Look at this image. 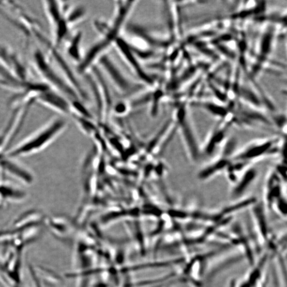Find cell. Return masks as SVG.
Listing matches in <instances>:
<instances>
[{"label":"cell","instance_id":"obj_1","mask_svg":"<svg viewBox=\"0 0 287 287\" xmlns=\"http://www.w3.org/2000/svg\"><path fill=\"white\" fill-rule=\"evenodd\" d=\"M137 1H119L114 19L110 25L102 30L101 39L96 42L83 56L77 64V70L80 75L85 74L97 60L105 55V52L120 37L124 24Z\"/></svg>","mask_w":287,"mask_h":287},{"label":"cell","instance_id":"obj_13","mask_svg":"<svg viewBox=\"0 0 287 287\" xmlns=\"http://www.w3.org/2000/svg\"><path fill=\"white\" fill-rule=\"evenodd\" d=\"M86 15V10L81 5L77 6L69 7L66 13V18L69 28L72 27L80 22Z\"/></svg>","mask_w":287,"mask_h":287},{"label":"cell","instance_id":"obj_26","mask_svg":"<svg viewBox=\"0 0 287 287\" xmlns=\"http://www.w3.org/2000/svg\"></svg>","mask_w":287,"mask_h":287},{"label":"cell","instance_id":"obj_10","mask_svg":"<svg viewBox=\"0 0 287 287\" xmlns=\"http://www.w3.org/2000/svg\"><path fill=\"white\" fill-rule=\"evenodd\" d=\"M26 82L15 79L0 64V86L1 88L15 94L22 90Z\"/></svg>","mask_w":287,"mask_h":287},{"label":"cell","instance_id":"obj_18","mask_svg":"<svg viewBox=\"0 0 287 287\" xmlns=\"http://www.w3.org/2000/svg\"><path fill=\"white\" fill-rule=\"evenodd\" d=\"M39 272L44 277V278L48 281L52 283H58L61 280L60 278L53 271L48 269L47 268H44L40 267Z\"/></svg>","mask_w":287,"mask_h":287},{"label":"cell","instance_id":"obj_5","mask_svg":"<svg viewBox=\"0 0 287 287\" xmlns=\"http://www.w3.org/2000/svg\"><path fill=\"white\" fill-rule=\"evenodd\" d=\"M99 62L117 90L122 95H131L143 89L142 84L131 82L109 57L105 55L99 59Z\"/></svg>","mask_w":287,"mask_h":287},{"label":"cell","instance_id":"obj_19","mask_svg":"<svg viewBox=\"0 0 287 287\" xmlns=\"http://www.w3.org/2000/svg\"><path fill=\"white\" fill-rule=\"evenodd\" d=\"M256 201V199L254 198L246 199L245 201L238 203L236 205H232L231 207L227 208L225 210V212L226 213L231 212L232 211L241 209L242 208L246 207L247 206L255 203Z\"/></svg>","mask_w":287,"mask_h":287},{"label":"cell","instance_id":"obj_12","mask_svg":"<svg viewBox=\"0 0 287 287\" xmlns=\"http://www.w3.org/2000/svg\"><path fill=\"white\" fill-rule=\"evenodd\" d=\"M25 194L20 189L10 184L0 182V201L3 202L20 201L25 198Z\"/></svg>","mask_w":287,"mask_h":287},{"label":"cell","instance_id":"obj_25","mask_svg":"<svg viewBox=\"0 0 287 287\" xmlns=\"http://www.w3.org/2000/svg\"><path fill=\"white\" fill-rule=\"evenodd\" d=\"M2 155V154H1Z\"/></svg>","mask_w":287,"mask_h":287},{"label":"cell","instance_id":"obj_6","mask_svg":"<svg viewBox=\"0 0 287 287\" xmlns=\"http://www.w3.org/2000/svg\"><path fill=\"white\" fill-rule=\"evenodd\" d=\"M0 64L14 77L21 82H28L30 72L19 54L7 45H0Z\"/></svg>","mask_w":287,"mask_h":287},{"label":"cell","instance_id":"obj_22","mask_svg":"<svg viewBox=\"0 0 287 287\" xmlns=\"http://www.w3.org/2000/svg\"><path fill=\"white\" fill-rule=\"evenodd\" d=\"M278 208L280 209L281 212H283L284 213L286 214L287 211V204L284 201V199L279 198L278 199Z\"/></svg>","mask_w":287,"mask_h":287},{"label":"cell","instance_id":"obj_21","mask_svg":"<svg viewBox=\"0 0 287 287\" xmlns=\"http://www.w3.org/2000/svg\"><path fill=\"white\" fill-rule=\"evenodd\" d=\"M280 193V189L279 186L273 187L269 194V199L272 200L274 198L279 197Z\"/></svg>","mask_w":287,"mask_h":287},{"label":"cell","instance_id":"obj_11","mask_svg":"<svg viewBox=\"0 0 287 287\" xmlns=\"http://www.w3.org/2000/svg\"><path fill=\"white\" fill-rule=\"evenodd\" d=\"M82 37V31H78L75 32L69 40L66 47L67 55L77 64L82 60L83 58L82 51H81Z\"/></svg>","mask_w":287,"mask_h":287},{"label":"cell","instance_id":"obj_9","mask_svg":"<svg viewBox=\"0 0 287 287\" xmlns=\"http://www.w3.org/2000/svg\"><path fill=\"white\" fill-rule=\"evenodd\" d=\"M42 7L47 22L53 29L62 19L66 18V13L69 7L63 1L56 0H44Z\"/></svg>","mask_w":287,"mask_h":287},{"label":"cell","instance_id":"obj_17","mask_svg":"<svg viewBox=\"0 0 287 287\" xmlns=\"http://www.w3.org/2000/svg\"><path fill=\"white\" fill-rule=\"evenodd\" d=\"M228 164V162L226 160L219 161L212 166L208 167L199 173V177L201 179H205L214 174V173L222 170Z\"/></svg>","mask_w":287,"mask_h":287},{"label":"cell","instance_id":"obj_2","mask_svg":"<svg viewBox=\"0 0 287 287\" xmlns=\"http://www.w3.org/2000/svg\"><path fill=\"white\" fill-rule=\"evenodd\" d=\"M66 126L67 122L63 119L53 118L35 133L7 151L5 154L14 159L39 153L51 144Z\"/></svg>","mask_w":287,"mask_h":287},{"label":"cell","instance_id":"obj_3","mask_svg":"<svg viewBox=\"0 0 287 287\" xmlns=\"http://www.w3.org/2000/svg\"><path fill=\"white\" fill-rule=\"evenodd\" d=\"M31 62L41 82L48 88L66 97L70 102L81 100L75 91L60 75L45 51L40 47L35 46L32 51Z\"/></svg>","mask_w":287,"mask_h":287},{"label":"cell","instance_id":"obj_14","mask_svg":"<svg viewBox=\"0 0 287 287\" xmlns=\"http://www.w3.org/2000/svg\"><path fill=\"white\" fill-rule=\"evenodd\" d=\"M256 174V171L254 169L247 171L240 183L234 189V196H237L242 194L255 178Z\"/></svg>","mask_w":287,"mask_h":287},{"label":"cell","instance_id":"obj_7","mask_svg":"<svg viewBox=\"0 0 287 287\" xmlns=\"http://www.w3.org/2000/svg\"><path fill=\"white\" fill-rule=\"evenodd\" d=\"M115 45L119 52L140 82L145 85L153 86L154 81L152 77L144 69L132 47L121 37L118 38Z\"/></svg>","mask_w":287,"mask_h":287},{"label":"cell","instance_id":"obj_4","mask_svg":"<svg viewBox=\"0 0 287 287\" xmlns=\"http://www.w3.org/2000/svg\"><path fill=\"white\" fill-rule=\"evenodd\" d=\"M41 45L44 47L45 52L50 58L52 63H55L57 65L60 72L62 74L63 78L77 94L80 99L85 101L89 100L88 95L82 85H81L76 75L66 59L58 50V48L54 46L51 40L48 39L43 42Z\"/></svg>","mask_w":287,"mask_h":287},{"label":"cell","instance_id":"obj_24","mask_svg":"<svg viewBox=\"0 0 287 287\" xmlns=\"http://www.w3.org/2000/svg\"><path fill=\"white\" fill-rule=\"evenodd\" d=\"M126 106L123 104H119L115 107V111L118 113H122L126 111Z\"/></svg>","mask_w":287,"mask_h":287},{"label":"cell","instance_id":"obj_23","mask_svg":"<svg viewBox=\"0 0 287 287\" xmlns=\"http://www.w3.org/2000/svg\"><path fill=\"white\" fill-rule=\"evenodd\" d=\"M30 272L31 278L32 280L34 281L35 287H42L41 284L40 283V280L39 279H38L36 274L35 273V272H34L33 270L31 269Z\"/></svg>","mask_w":287,"mask_h":287},{"label":"cell","instance_id":"obj_8","mask_svg":"<svg viewBox=\"0 0 287 287\" xmlns=\"http://www.w3.org/2000/svg\"><path fill=\"white\" fill-rule=\"evenodd\" d=\"M36 103L62 115H72L71 102L58 92L48 89L37 95Z\"/></svg>","mask_w":287,"mask_h":287},{"label":"cell","instance_id":"obj_15","mask_svg":"<svg viewBox=\"0 0 287 287\" xmlns=\"http://www.w3.org/2000/svg\"><path fill=\"white\" fill-rule=\"evenodd\" d=\"M272 143L268 142L262 145L256 146L241 156L240 158L241 159H250L257 158L260 155L263 154L265 152L272 147Z\"/></svg>","mask_w":287,"mask_h":287},{"label":"cell","instance_id":"obj_16","mask_svg":"<svg viewBox=\"0 0 287 287\" xmlns=\"http://www.w3.org/2000/svg\"><path fill=\"white\" fill-rule=\"evenodd\" d=\"M183 120L180 122L181 123L183 124L182 128L184 136H185L186 142L189 146V149H190L192 155L194 157L195 159H196L197 158L198 153L196 140H195L190 128H189L186 123H183Z\"/></svg>","mask_w":287,"mask_h":287},{"label":"cell","instance_id":"obj_20","mask_svg":"<svg viewBox=\"0 0 287 287\" xmlns=\"http://www.w3.org/2000/svg\"><path fill=\"white\" fill-rule=\"evenodd\" d=\"M169 123L168 124H166V125L163 129H161L160 132L157 135V136L152 140V141L149 144V147L148 148V153H150V151H152L154 148L155 146L158 144L159 140L162 138V136L164 135L165 133L166 132V129L167 128V126H169Z\"/></svg>","mask_w":287,"mask_h":287}]
</instances>
